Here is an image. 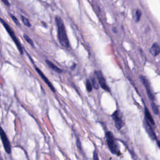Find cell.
<instances>
[{
  "mask_svg": "<svg viewBox=\"0 0 160 160\" xmlns=\"http://www.w3.org/2000/svg\"><path fill=\"white\" fill-rule=\"evenodd\" d=\"M3 4H4L6 6H10V3L9 2L8 0H1Z\"/></svg>",
  "mask_w": 160,
  "mask_h": 160,
  "instance_id": "21",
  "label": "cell"
},
{
  "mask_svg": "<svg viewBox=\"0 0 160 160\" xmlns=\"http://www.w3.org/2000/svg\"><path fill=\"white\" fill-rule=\"evenodd\" d=\"M24 38H25V39L26 40V41L28 42H29L31 46H33V42L32 41V40L30 39V38L29 37H28L27 35H26V34H24Z\"/></svg>",
  "mask_w": 160,
  "mask_h": 160,
  "instance_id": "19",
  "label": "cell"
},
{
  "mask_svg": "<svg viewBox=\"0 0 160 160\" xmlns=\"http://www.w3.org/2000/svg\"></svg>",
  "mask_w": 160,
  "mask_h": 160,
  "instance_id": "24",
  "label": "cell"
},
{
  "mask_svg": "<svg viewBox=\"0 0 160 160\" xmlns=\"http://www.w3.org/2000/svg\"><path fill=\"white\" fill-rule=\"evenodd\" d=\"M144 115H145V119H147L149 123H151L152 125H154L155 124V122H154V121L149 112V111L148 110V109L145 107L144 108Z\"/></svg>",
  "mask_w": 160,
  "mask_h": 160,
  "instance_id": "11",
  "label": "cell"
},
{
  "mask_svg": "<svg viewBox=\"0 0 160 160\" xmlns=\"http://www.w3.org/2000/svg\"><path fill=\"white\" fill-rule=\"evenodd\" d=\"M144 128L145 129L146 131V132H148L149 136L152 139V140H156L157 139V137L156 135L155 132L154 131L151 125H150L149 121L145 119V120L144 121Z\"/></svg>",
  "mask_w": 160,
  "mask_h": 160,
  "instance_id": "8",
  "label": "cell"
},
{
  "mask_svg": "<svg viewBox=\"0 0 160 160\" xmlns=\"http://www.w3.org/2000/svg\"><path fill=\"white\" fill-rule=\"evenodd\" d=\"M94 74L96 76V78L98 79V83L100 85V86L106 91H108L110 92V89L108 87L106 82V79L103 76V74L102 73V72L101 71H94Z\"/></svg>",
  "mask_w": 160,
  "mask_h": 160,
  "instance_id": "4",
  "label": "cell"
},
{
  "mask_svg": "<svg viewBox=\"0 0 160 160\" xmlns=\"http://www.w3.org/2000/svg\"><path fill=\"white\" fill-rule=\"evenodd\" d=\"M112 117L113 118V120L114 121L115 123V126L116 128L120 130L122 127L123 126V121H122V117L120 114V112L118 110H116L112 114Z\"/></svg>",
  "mask_w": 160,
  "mask_h": 160,
  "instance_id": "5",
  "label": "cell"
},
{
  "mask_svg": "<svg viewBox=\"0 0 160 160\" xmlns=\"http://www.w3.org/2000/svg\"><path fill=\"white\" fill-rule=\"evenodd\" d=\"M55 21L58 29V38L59 42L62 46L68 48L69 46V42L63 21L59 16H56Z\"/></svg>",
  "mask_w": 160,
  "mask_h": 160,
  "instance_id": "1",
  "label": "cell"
},
{
  "mask_svg": "<svg viewBox=\"0 0 160 160\" xmlns=\"http://www.w3.org/2000/svg\"><path fill=\"white\" fill-rule=\"evenodd\" d=\"M149 51L153 56H157L158 55H159L160 53V47L159 44L157 43H154L151 46Z\"/></svg>",
  "mask_w": 160,
  "mask_h": 160,
  "instance_id": "10",
  "label": "cell"
},
{
  "mask_svg": "<svg viewBox=\"0 0 160 160\" xmlns=\"http://www.w3.org/2000/svg\"><path fill=\"white\" fill-rule=\"evenodd\" d=\"M86 90L88 91V92H91L92 89V85L89 79H87L86 82Z\"/></svg>",
  "mask_w": 160,
  "mask_h": 160,
  "instance_id": "15",
  "label": "cell"
},
{
  "mask_svg": "<svg viewBox=\"0 0 160 160\" xmlns=\"http://www.w3.org/2000/svg\"><path fill=\"white\" fill-rule=\"evenodd\" d=\"M151 109H152L154 114L158 115L159 114V109H158V107L157 106V105L154 102H152L151 104Z\"/></svg>",
  "mask_w": 160,
  "mask_h": 160,
  "instance_id": "13",
  "label": "cell"
},
{
  "mask_svg": "<svg viewBox=\"0 0 160 160\" xmlns=\"http://www.w3.org/2000/svg\"><path fill=\"white\" fill-rule=\"evenodd\" d=\"M156 142H157V144L158 146V147L160 148V141L159 140H157L156 139Z\"/></svg>",
  "mask_w": 160,
  "mask_h": 160,
  "instance_id": "23",
  "label": "cell"
},
{
  "mask_svg": "<svg viewBox=\"0 0 160 160\" xmlns=\"http://www.w3.org/2000/svg\"><path fill=\"white\" fill-rule=\"evenodd\" d=\"M91 81H92V86H93L95 89H98L99 88V86H98V82L96 81L94 78H93V77L91 78Z\"/></svg>",
  "mask_w": 160,
  "mask_h": 160,
  "instance_id": "17",
  "label": "cell"
},
{
  "mask_svg": "<svg viewBox=\"0 0 160 160\" xmlns=\"http://www.w3.org/2000/svg\"><path fill=\"white\" fill-rule=\"evenodd\" d=\"M10 16L11 17V18H12V19L13 20V21H14L18 26H19V25H20V24H19V21H18V19H17V18H16V16H14V15H12V14H10Z\"/></svg>",
  "mask_w": 160,
  "mask_h": 160,
  "instance_id": "18",
  "label": "cell"
},
{
  "mask_svg": "<svg viewBox=\"0 0 160 160\" xmlns=\"http://www.w3.org/2000/svg\"><path fill=\"white\" fill-rule=\"evenodd\" d=\"M141 15H142L141 11L139 9H137L136 11V22H138L140 20Z\"/></svg>",
  "mask_w": 160,
  "mask_h": 160,
  "instance_id": "16",
  "label": "cell"
},
{
  "mask_svg": "<svg viewBox=\"0 0 160 160\" xmlns=\"http://www.w3.org/2000/svg\"><path fill=\"white\" fill-rule=\"evenodd\" d=\"M140 79H141V81L142 82V83L144 84V86L145 87V89H146V92H147L148 98L151 100L153 101L154 99V96L153 93L152 92V91L151 90L150 85H149V83L148 79L145 77H144L142 76H140Z\"/></svg>",
  "mask_w": 160,
  "mask_h": 160,
  "instance_id": "7",
  "label": "cell"
},
{
  "mask_svg": "<svg viewBox=\"0 0 160 160\" xmlns=\"http://www.w3.org/2000/svg\"><path fill=\"white\" fill-rule=\"evenodd\" d=\"M0 137L2 139V142L3 143V145H4L6 151L8 153H10L11 152L10 143H9V141L8 140V138L6 133L4 132V131L1 127H0Z\"/></svg>",
  "mask_w": 160,
  "mask_h": 160,
  "instance_id": "6",
  "label": "cell"
},
{
  "mask_svg": "<svg viewBox=\"0 0 160 160\" xmlns=\"http://www.w3.org/2000/svg\"><path fill=\"white\" fill-rule=\"evenodd\" d=\"M46 62H47L48 65L52 69H53L54 71H55L56 72H58V73L62 72V70H61L60 68H59L58 67H57L56 66H55V65H54L52 62H51V61H48V60H46Z\"/></svg>",
  "mask_w": 160,
  "mask_h": 160,
  "instance_id": "12",
  "label": "cell"
},
{
  "mask_svg": "<svg viewBox=\"0 0 160 160\" xmlns=\"http://www.w3.org/2000/svg\"><path fill=\"white\" fill-rule=\"evenodd\" d=\"M0 22H1V24L3 25V26L4 27V28L6 29L7 32L9 33V36H11V38L12 39V40L14 41V42H15L17 48H18L19 52L22 54V48L21 46V44L20 43V42L18 41V39L17 38V37L15 35V33L14 32V31H12V28L8 25V24L2 18L0 17Z\"/></svg>",
  "mask_w": 160,
  "mask_h": 160,
  "instance_id": "3",
  "label": "cell"
},
{
  "mask_svg": "<svg viewBox=\"0 0 160 160\" xmlns=\"http://www.w3.org/2000/svg\"><path fill=\"white\" fill-rule=\"evenodd\" d=\"M21 21H22V22H23V24H24L25 26H28V27H31V23H30L29 19H28V18H26V17L23 16H21Z\"/></svg>",
  "mask_w": 160,
  "mask_h": 160,
  "instance_id": "14",
  "label": "cell"
},
{
  "mask_svg": "<svg viewBox=\"0 0 160 160\" xmlns=\"http://www.w3.org/2000/svg\"><path fill=\"white\" fill-rule=\"evenodd\" d=\"M106 139L108 144V146L110 151L114 154L119 153V149L116 141L114 137L113 134L111 131H107L106 132Z\"/></svg>",
  "mask_w": 160,
  "mask_h": 160,
  "instance_id": "2",
  "label": "cell"
},
{
  "mask_svg": "<svg viewBox=\"0 0 160 160\" xmlns=\"http://www.w3.org/2000/svg\"><path fill=\"white\" fill-rule=\"evenodd\" d=\"M93 159H95V160H97V159H98L99 158H98V154H97V153H96V151H94V156H93Z\"/></svg>",
  "mask_w": 160,
  "mask_h": 160,
  "instance_id": "22",
  "label": "cell"
},
{
  "mask_svg": "<svg viewBox=\"0 0 160 160\" xmlns=\"http://www.w3.org/2000/svg\"><path fill=\"white\" fill-rule=\"evenodd\" d=\"M36 71L38 72V74H39V76L41 77V78L43 79V81L48 84V86L49 87V88L53 91V92H55V89L54 88V86H52V84L51 83V82L48 80V79L45 76V75L42 73V72L39 69H38V68L36 67Z\"/></svg>",
  "mask_w": 160,
  "mask_h": 160,
  "instance_id": "9",
  "label": "cell"
},
{
  "mask_svg": "<svg viewBox=\"0 0 160 160\" xmlns=\"http://www.w3.org/2000/svg\"><path fill=\"white\" fill-rule=\"evenodd\" d=\"M76 142H77V146H78V148H79V150H81V142H80V141H79V138H77V139H76Z\"/></svg>",
  "mask_w": 160,
  "mask_h": 160,
  "instance_id": "20",
  "label": "cell"
}]
</instances>
